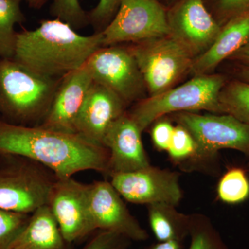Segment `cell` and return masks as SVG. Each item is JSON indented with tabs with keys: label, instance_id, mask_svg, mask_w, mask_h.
<instances>
[{
	"label": "cell",
	"instance_id": "cell-1",
	"mask_svg": "<svg viewBox=\"0 0 249 249\" xmlns=\"http://www.w3.org/2000/svg\"><path fill=\"white\" fill-rule=\"evenodd\" d=\"M0 154L27 157L43 165L58 178L85 170L107 175L109 150L77 134L56 132L40 125L11 124L0 118Z\"/></svg>",
	"mask_w": 249,
	"mask_h": 249
},
{
	"label": "cell",
	"instance_id": "cell-2",
	"mask_svg": "<svg viewBox=\"0 0 249 249\" xmlns=\"http://www.w3.org/2000/svg\"><path fill=\"white\" fill-rule=\"evenodd\" d=\"M102 33L78 34L66 22L42 19L34 30L16 34L14 58L32 71L52 78H62L86 63L103 47Z\"/></svg>",
	"mask_w": 249,
	"mask_h": 249
},
{
	"label": "cell",
	"instance_id": "cell-3",
	"mask_svg": "<svg viewBox=\"0 0 249 249\" xmlns=\"http://www.w3.org/2000/svg\"><path fill=\"white\" fill-rule=\"evenodd\" d=\"M61 79L39 74L14 58H0V118L21 125H40Z\"/></svg>",
	"mask_w": 249,
	"mask_h": 249
},
{
	"label": "cell",
	"instance_id": "cell-4",
	"mask_svg": "<svg viewBox=\"0 0 249 249\" xmlns=\"http://www.w3.org/2000/svg\"><path fill=\"white\" fill-rule=\"evenodd\" d=\"M57 179L53 172L35 160L0 154V209L32 214L47 205Z\"/></svg>",
	"mask_w": 249,
	"mask_h": 249
},
{
	"label": "cell",
	"instance_id": "cell-5",
	"mask_svg": "<svg viewBox=\"0 0 249 249\" xmlns=\"http://www.w3.org/2000/svg\"><path fill=\"white\" fill-rule=\"evenodd\" d=\"M224 78L218 75H202L184 84L139 101L127 111L142 132L165 114L207 110L222 113L219 95Z\"/></svg>",
	"mask_w": 249,
	"mask_h": 249
},
{
	"label": "cell",
	"instance_id": "cell-6",
	"mask_svg": "<svg viewBox=\"0 0 249 249\" xmlns=\"http://www.w3.org/2000/svg\"><path fill=\"white\" fill-rule=\"evenodd\" d=\"M129 47L150 96L173 88L188 70L193 56L172 36L157 37L134 43Z\"/></svg>",
	"mask_w": 249,
	"mask_h": 249
},
{
	"label": "cell",
	"instance_id": "cell-7",
	"mask_svg": "<svg viewBox=\"0 0 249 249\" xmlns=\"http://www.w3.org/2000/svg\"><path fill=\"white\" fill-rule=\"evenodd\" d=\"M176 119L196 142L193 163L211 160L223 149L237 150L249 156V125L233 116L179 112Z\"/></svg>",
	"mask_w": 249,
	"mask_h": 249
},
{
	"label": "cell",
	"instance_id": "cell-8",
	"mask_svg": "<svg viewBox=\"0 0 249 249\" xmlns=\"http://www.w3.org/2000/svg\"><path fill=\"white\" fill-rule=\"evenodd\" d=\"M101 33L103 47L170 36L167 11L160 0H124Z\"/></svg>",
	"mask_w": 249,
	"mask_h": 249
},
{
	"label": "cell",
	"instance_id": "cell-9",
	"mask_svg": "<svg viewBox=\"0 0 249 249\" xmlns=\"http://www.w3.org/2000/svg\"><path fill=\"white\" fill-rule=\"evenodd\" d=\"M86 64L93 81L115 93L127 106L144 99L146 87L129 48L116 45L101 47Z\"/></svg>",
	"mask_w": 249,
	"mask_h": 249
},
{
	"label": "cell",
	"instance_id": "cell-10",
	"mask_svg": "<svg viewBox=\"0 0 249 249\" xmlns=\"http://www.w3.org/2000/svg\"><path fill=\"white\" fill-rule=\"evenodd\" d=\"M64 239L71 245L97 231L88 201V184L73 178H58L48 202Z\"/></svg>",
	"mask_w": 249,
	"mask_h": 249
},
{
	"label": "cell",
	"instance_id": "cell-11",
	"mask_svg": "<svg viewBox=\"0 0 249 249\" xmlns=\"http://www.w3.org/2000/svg\"><path fill=\"white\" fill-rule=\"evenodd\" d=\"M110 183L122 198L139 204L165 203L177 206L182 199L179 174L151 165L128 173L113 174Z\"/></svg>",
	"mask_w": 249,
	"mask_h": 249
},
{
	"label": "cell",
	"instance_id": "cell-12",
	"mask_svg": "<svg viewBox=\"0 0 249 249\" xmlns=\"http://www.w3.org/2000/svg\"><path fill=\"white\" fill-rule=\"evenodd\" d=\"M167 17L170 36L193 57L208 50L222 29L204 0H178L167 11Z\"/></svg>",
	"mask_w": 249,
	"mask_h": 249
},
{
	"label": "cell",
	"instance_id": "cell-13",
	"mask_svg": "<svg viewBox=\"0 0 249 249\" xmlns=\"http://www.w3.org/2000/svg\"><path fill=\"white\" fill-rule=\"evenodd\" d=\"M88 201L97 231L116 232L137 242L148 239L147 231L130 213L110 181H96L88 184Z\"/></svg>",
	"mask_w": 249,
	"mask_h": 249
},
{
	"label": "cell",
	"instance_id": "cell-14",
	"mask_svg": "<svg viewBox=\"0 0 249 249\" xmlns=\"http://www.w3.org/2000/svg\"><path fill=\"white\" fill-rule=\"evenodd\" d=\"M127 106L115 93L93 81L77 116L76 133L88 142L103 146L108 128L127 111Z\"/></svg>",
	"mask_w": 249,
	"mask_h": 249
},
{
	"label": "cell",
	"instance_id": "cell-15",
	"mask_svg": "<svg viewBox=\"0 0 249 249\" xmlns=\"http://www.w3.org/2000/svg\"><path fill=\"white\" fill-rule=\"evenodd\" d=\"M142 133L127 111L109 126L103 142L109 153L107 176L134 171L150 165Z\"/></svg>",
	"mask_w": 249,
	"mask_h": 249
},
{
	"label": "cell",
	"instance_id": "cell-16",
	"mask_svg": "<svg viewBox=\"0 0 249 249\" xmlns=\"http://www.w3.org/2000/svg\"><path fill=\"white\" fill-rule=\"evenodd\" d=\"M92 83L86 63L62 78L48 114L40 125L56 132L76 134L77 116Z\"/></svg>",
	"mask_w": 249,
	"mask_h": 249
},
{
	"label": "cell",
	"instance_id": "cell-17",
	"mask_svg": "<svg viewBox=\"0 0 249 249\" xmlns=\"http://www.w3.org/2000/svg\"><path fill=\"white\" fill-rule=\"evenodd\" d=\"M249 42V11L230 18L217 38L204 53L193 60L191 71L195 76L210 74L224 59Z\"/></svg>",
	"mask_w": 249,
	"mask_h": 249
},
{
	"label": "cell",
	"instance_id": "cell-18",
	"mask_svg": "<svg viewBox=\"0 0 249 249\" xmlns=\"http://www.w3.org/2000/svg\"><path fill=\"white\" fill-rule=\"evenodd\" d=\"M64 239L48 205L31 214L22 230L7 249H71Z\"/></svg>",
	"mask_w": 249,
	"mask_h": 249
},
{
	"label": "cell",
	"instance_id": "cell-19",
	"mask_svg": "<svg viewBox=\"0 0 249 249\" xmlns=\"http://www.w3.org/2000/svg\"><path fill=\"white\" fill-rule=\"evenodd\" d=\"M149 224L158 242H184L189 237L191 214L178 212L176 206L165 203L147 205Z\"/></svg>",
	"mask_w": 249,
	"mask_h": 249
},
{
	"label": "cell",
	"instance_id": "cell-20",
	"mask_svg": "<svg viewBox=\"0 0 249 249\" xmlns=\"http://www.w3.org/2000/svg\"><path fill=\"white\" fill-rule=\"evenodd\" d=\"M22 1L0 0V58H14L17 34L15 26L25 21Z\"/></svg>",
	"mask_w": 249,
	"mask_h": 249
},
{
	"label": "cell",
	"instance_id": "cell-21",
	"mask_svg": "<svg viewBox=\"0 0 249 249\" xmlns=\"http://www.w3.org/2000/svg\"><path fill=\"white\" fill-rule=\"evenodd\" d=\"M219 103L223 114L249 125V82L234 81L223 88Z\"/></svg>",
	"mask_w": 249,
	"mask_h": 249
},
{
	"label": "cell",
	"instance_id": "cell-22",
	"mask_svg": "<svg viewBox=\"0 0 249 249\" xmlns=\"http://www.w3.org/2000/svg\"><path fill=\"white\" fill-rule=\"evenodd\" d=\"M188 249H229L209 217L191 214Z\"/></svg>",
	"mask_w": 249,
	"mask_h": 249
},
{
	"label": "cell",
	"instance_id": "cell-23",
	"mask_svg": "<svg viewBox=\"0 0 249 249\" xmlns=\"http://www.w3.org/2000/svg\"><path fill=\"white\" fill-rule=\"evenodd\" d=\"M218 197L223 202L236 204L249 196V180L245 170L237 167L230 168L218 183Z\"/></svg>",
	"mask_w": 249,
	"mask_h": 249
},
{
	"label": "cell",
	"instance_id": "cell-24",
	"mask_svg": "<svg viewBox=\"0 0 249 249\" xmlns=\"http://www.w3.org/2000/svg\"><path fill=\"white\" fill-rule=\"evenodd\" d=\"M51 14L70 24L75 30L89 24L88 12L82 8L79 0H53Z\"/></svg>",
	"mask_w": 249,
	"mask_h": 249
},
{
	"label": "cell",
	"instance_id": "cell-25",
	"mask_svg": "<svg viewBox=\"0 0 249 249\" xmlns=\"http://www.w3.org/2000/svg\"><path fill=\"white\" fill-rule=\"evenodd\" d=\"M196 145L191 133L181 124L175 126L173 138L167 150L171 160L176 163L193 161L196 157Z\"/></svg>",
	"mask_w": 249,
	"mask_h": 249
},
{
	"label": "cell",
	"instance_id": "cell-26",
	"mask_svg": "<svg viewBox=\"0 0 249 249\" xmlns=\"http://www.w3.org/2000/svg\"><path fill=\"white\" fill-rule=\"evenodd\" d=\"M30 215L0 209V249H8L25 227Z\"/></svg>",
	"mask_w": 249,
	"mask_h": 249
},
{
	"label": "cell",
	"instance_id": "cell-27",
	"mask_svg": "<svg viewBox=\"0 0 249 249\" xmlns=\"http://www.w3.org/2000/svg\"><path fill=\"white\" fill-rule=\"evenodd\" d=\"M124 0H99L97 6L88 12L89 24L95 33L102 32L112 20Z\"/></svg>",
	"mask_w": 249,
	"mask_h": 249
},
{
	"label": "cell",
	"instance_id": "cell-28",
	"mask_svg": "<svg viewBox=\"0 0 249 249\" xmlns=\"http://www.w3.org/2000/svg\"><path fill=\"white\" fill-rule=\"evenodd\" d=\"M130 242L120 234L98 230L80 249H128Z\"/></svg>",
	"mask_w": 249,
	"mask_h": 249
},
{
	"label": "cell",
	"instance_id": "cell-29",
	"mask_svg": "<svg viewBox=\"0 0 249 249\" xmlns=\"http://www.w3.org/2000/svg\"><path fill=\"white\" fill-rule=\"evenodd\" d=\"M175 126L168 121H160L152 129V142L156 148L160 151H167L173 138Z\"/></svg>",
	"mask_w": 249,
	"mask_h": 249
},
{
	"label": "cell",
	"instance_id": "cell-30",
	"mask_svg": "<svg viewBox=\"0 0 249 249\" xmlns=\"http://www.w3.org/2000/svg\"><path fill=\"white\" fill-rule=\"evenodd\" d=\"M221 11L231 18L249 11V0H219Z\"/></svg>",
	"mask_w": 249,
	"mask_h": 249
},
{
	"label": "cell",
	"instance_id": "cell-31",
	"mask_svg": "<svg viewBox=\"0 0 249 249\" xmlns=\"http://www.w3.org/2000/svg\"><path fill=\"white\" fill-rule=\"evenodd\" d=\"M143 249H183V243L178 241L158 242Z\"/></svg>",
	"mask_w": 249,
	"mask_h": 249
},
{
	"label": "cell",
	"instance_id": "cell-32",
	"mask_svg": "<svg viewBox=\"0 0 249 249\" xmlns=\"http://www.w3.org/2000/svg\"><path fill=\"white\" fill-rule=\"evenodd\" d=\"M229 58L244 62L247 64V66L249 67V42L235 53L232 54Z\"/></svg>",
	"mask_w": 249,
	"mask_h": 249
},
{
	"label": "cell",
	"instance_id": "cell-33",
	"mask_svg": "<svg viewBox=\"0 0 249 249\" xmlns=\"http://www.w3.org/2000/svg\"><path fill=\"white\" fill-rule=\"evenodd\" d=\"M22 1H25L28 6L32 9H40L48 2L49 0H22Z\"/></svg>",
	"mask_w": 249,
	"mask_h": 249
},
{
	"label": "cell",
	"instance_id": "cell-34",
	"mask_svg": "<svg viewBox=\"0 0 249 249\" xmlns=\"http://www.w3.org/2000/svg\"><path fill=\"white\" fill-rule=\"evenodd\" d=\"M241 76L246 82H249V67L246 66L241 71Z\"/></svg>",
	"mask_w": 249,
	"mask_h": 249
},
{
	"label": "cell",
	"instance_id": "cell-35",
	"mask_svg": "<svg viewBox=\"0 0 249 249\" xmlns=\"http://www.w3.org/2000/svg\"></svg>",
	"mask_w": 249,
	"mask_h": 249
}]
</instances>
